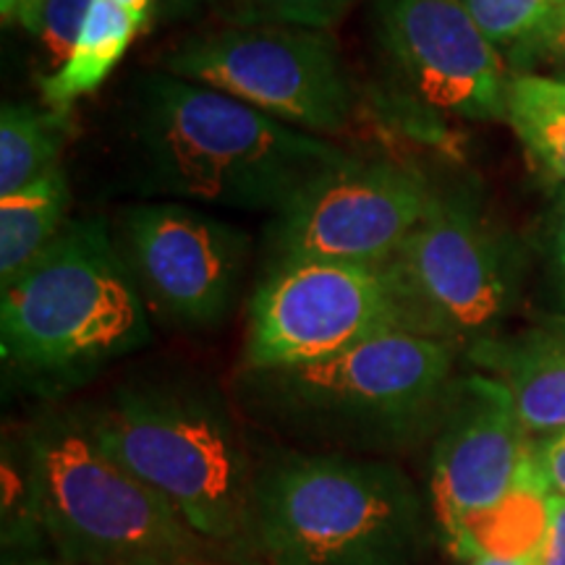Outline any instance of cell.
<instances>
[{
    "label": "cell",
    "instance_id": "cell-1",
    "mask_svg": "<svg viewBox=\"0 0 565 565\" xmlns=\"http://www.w3.org/2000/svg\"><path fill=\"white\" fill-rule=\"evenodd\" d=\"M129 139L147 194L273 215L349 158L333 141L168 71L137 82Z\"/></svg>",
    "mask_w": 565,
    "mask_h": 565
},
{
    "label": "cell",
    "instance_id": "cell-2",
    "mask_svg": "<svg viewBox=\"0 0 565 565\" xmlns=\"http://www.w3.org/2000/svg\"><path fill=\"white\" fill-rule=\"evenodd\" d=\"M145 296L100 217H79L3 282V359L26 374L74 377L150 338Z\"/></svg>",
    "mask_w": 565,
    "mask_h": 565
},
{
    "label": "cell",
    "instance_id": "cell-3",
    "mask_svg": "<svg viewBox=\"0 0 565 565\" xmlns=\"http://www.w3.org/2000/svg\"><path fill=\"white\" fill-rule=\"evenodd\" d=\"M92 433L196 536L223 542L252 526L257 477L242 435L192 387L134 385L87 416Z\"/></svg>",
    "mask_w": 565,
    "mask_h": 565
},
{
    "label": "cell",
    "instance_id": "cell-4",
    "mask_svg": "<svg viewBox=\"0 0 565 565\" xmlns=\"http://www.w3.org/2000/svg\"><path fill=\"white\" fill-rule=\"evenodd\" d=\"M252 529L270 565H408L422 503L395 466L291 456L257 477Z\"/></svg>",
    "mask_w": 565,
    "mask_h": 565
},
{
    "label": "cell",
    "instance_id": "cell-5",
    "mask_svg": "<svg viewBox=\"0 0 565 565\" xmlns=\"http://www.w3.org/2000/svg\"><path fill=\"white\" fill-rule=\"evenodd\" d=\"M32 511L71 561L179 565L196 534L160 494L118 463L87 416H45L26 450Z\"/></svg>",
    "mask_w": 565,
    "mask_h": 565
},
{
    "label": "cell",
    "instance_id": "cell-6",
    "mask_svg": "<svg viewBox=\"0 0 565 565\" xmlns=\"http://www.w3.org/2000/svg\"><path fill=\"white\" fill-rule=\"evenodd\" d=\"M254 374L286 419L320 433L391 440L440 419L454 387V345L393 330L324 362Z\"/></svg>",
    "mask_w": 565,
    "mask_h": 565
},
{
    "label": "cell",
    "instance_id": "cell-7",
    "mask_svg": "<svg viewBox=\"0 0 565 565\" xmlns=\"http://www.w3.org/2000/svg\"><path fill=\"white\" fill-rule=\"evenodd\" d=\"M385 270L408 330L450 345L494 335L521 288L515 246L458 192H437Z\"/></svg>",
    "mask_w": 565,
    "mask_h": 565
},
{
    "label": "cell",
    "instance_id": "cell-8",
    "mask_svg": "<svg viewBox=\"0 0 565 565\" xmlns=\"http://www.w3.org/2000/svg\"><path fill=\"white\" fill-rule=\"evenodd\" d=\"M162 66L317 137L343 131L356 108L341 51L322 30L231 26L186 40L162 58Z\"/></svg>",
    "mask_w": 565,
    "mask_h": 565
},
{
    "label": "cell",
    "instance_id": "cell-9",
    "mask_svg": "<svg viewBox=\"0 0 565 565\" xmlns=\"http://www.w3.org/2000/svg\"><path fill=\"white\" fill-rule=\"evenodd\" d=\"M435 196V183L419 168L345 158L273 215L267 233L273 267H385L433 207Z\"/></svg>",
    "mask_w": 565,
    "mask_h": 565
},
{
    "label": "cell",
    "instance_id": "cell-10",
    "mask_svg": "<svg viewBox=\"0 0 565 565\" xmlns=\"http://www.w3.org/2000/svg\"><path fill=\"white\" fill-rule=\"evenodd\" d=\"M393 330L408 324L385 267L280 265L252 299L246 366L270 372L324 362Z\"/></svg>",
    "mask_w": 565,
    "mask_h": 565
},
{
    "label": "cell",
    "instance_id": "cell-11",
    "mask_svg": "<svg viewBox=\"0 0 565 565\" xmlns=\"http://www.w3.org/2000/svg\"><path fill=\"white\" fill-rule=\"evenodd\" d=\"M116 246L141 296L179 324L228 315L249 259V236L179 202L134 204L118 217Z\"/></svg>",
    "mask_w": 565,
    "mask_h": 565
},
{
    "label": "cell",
    "instance_id": "cell-12",
    "mask_svg": "<svg viewBox=\"0 0 565 565\" xmlns=\"http://www.w3.org/2000/svg\"><path fill=\"white\" fill-rule=\"evenodd\" d=\"M383 53L427 108L505 121L511 74L461 0H372Z\"/></svg>",
    "mask_w": 565,
    "mask_h": 565
},
{
    "label": "cell",
    "instance_id": "cell-13",
    "mask_svg": "<svg viewBox=\"0 0 565 565\" xmlns=\"http://www.w3.org/2000/svg\"><path fill=\"white\" fill-rule=\"evenodd\" d=\"M433 448V508L448 540L532 479V437L498 380L471 374L454 383Z\"/></svg>",
    "mask_w": 565,
    "mask_h": 565
},
{
    "label": "cell",
    "instance_id": "cell-14",
    "mask_svg": "<svg viewBox=\"0 0 565 565\" xmlns=\"http://www.w3.org/2000/svg\"><path fill=\"white\" fill-rule=\"evenodd\" d=\"M469 359L511 395L526 435L547 437L565 429V328H532L490 335L469 345Z\"/></svg>",
    "mask_w": 565,
    "mask_h": 565
},
{
    "label": "cell",
    "instance_id": "cell-15",
    "mask_svg": "<svg viewBox=\"0 0 565 565\" xmlns=\"http://www.w3.org/2000/svg\"><path fill=\"white\" fill-rule=\"evenodd\" d=\"M137 34L139 26L129 13L113 0H95L66 63L42 76L40 92L47 108L68 116L76 100L95 95L121 63Z\"/></svg>",
    "mask_w": 565,
    "mask_h": 565
},
{
    "label": "cell",
    "instance_id": "cell-16",
    "mask_svg": "<svg viewBox=\"0 0 565 565\" xmlns=\"http://www.w3.org/2000/svg\"><path fill=\"white\" fill-rule=\"evenodd\" d=\"M71 189L63 168L0 196V280H11L66 225Z\"/></svg>",
    "mask_w": 565,
    "mask_h": 565
},
{
    "label": "cell",
    "instance_id": "cell-17",
    "mask_svg": "<svg viewBox=\"0 0 565 565\" xmlns=\"http://www.w3.org/2000/svg\"><path fill=\"white\" fill-rule=\"evenodd\" d=\"M68 137V116L26 103L0 110V196L19 192L55 171Z\"/></svg>",
    "mask_w": 565,
    "mask_h": 565
},
{
    "label": "cell",
    "instance_id": "cell-18",
    "mask_svg": "<svg viewBox=\"0 0 565 565\" xmlns=\"http://www.w3.org/2000/svg\"><path fill=\"white\" fill-rule=\"evenodd\" d=\"M529 158L555 181L565 183V97L547 76H513L508 84V116Z\"/></svg>",
    "mask_w": 565,
    "mask_h": 565
},
{
    "label": "cell",
    "instance_id": "cell-19",
    "mask_svg": "<svg viewBox=\"0 0 565 565\" xmlns=\"http://www.w3.org/2000/svg\"><path fill=\"white\" fill-rule=\"evenodd\" d=\"M494 47H511L532 38L565 0H461Z\"/></svg>",
    "mask_w": 565,
    "mask_h": 565
},
{
    "label": "cell",
    "instance_id": "cell-20",
    "mask_svg": "<svg viewBox=\"0 0 565 565\" xmlns=\"http://www.w3.org/2000/svg\"><path fill=\"white\" fill-rule=\"evenodd\" d=\"M356 0H244L242 24H282L333 30Z\"/></svg>",
    "mask_w": 565,
    "mask_h": 565
},
{
    "label": "cell",
    "instance_id": "cell-21",
    "mask_svg": "<svg viewBox=\"0 0 565 565\" xmlns=\"http://www.w3.org/2000/svg\"><path fill=\"white\" fill-rule=\"evenodd\" d=\"M92 3L95 0H45L42 3L38 26L32 34L38 38L40 51L53 71H58L74 51Z\"/></svg>",
    "mask_w": 565,
    "mask_h": 565
},
{
    "label": "cell",
    "instance_id": "cell-22",
    "mask_svg": "<svg viewBox=\"0 0 565 565\" xmlns=\"http://www.w3.org/2000/svg\"><path fill=\"white\" fill-rule=\"evenodd\" d=\"M511 68L513 76L565 74V3L532 38L511 47Z\"/></svg>",
    "mask_w": 565,
    "mask_h": 565
},
{
    "label": "cell",
    "instance_id": "cell-23",
    "mask_svg": "<svg viewBox=\"0 0 565 565\" xmlns=\"http://www.w3.org/2000/svg\"><path fill=\"white\" fill-rule=\"evenodd\" d=\"M532 475L547 494L565 498V429L532 440Z\"/></svg>",
    "mask_w": 565,
    "mask_h": 565
},
{
    "label": "cell",
    "instance_id": "cell-24",
    "mask_svg": "<svg viewBox=\"0 0 565 565\" xmlns=\"http://www.w3.org/2000/svg\"><path fill=\"white\" fill-rule=\"evenodd\" d=\"M534 565H565V498L547 494L545 500V526L536 542Z\"/></svg>",
    "mask_w": 565,
    "mask_h": 565
},
{
    "label": "cell",
    "instance_id": "cell-25",
    "mask_svg": "<svg viewBox=\"0 0 565 565\" xmlns=\"http://www.w3.org/2000/svg\"><path fill=\"white\" fill-rule=\"evenodd\" d=\"M550 252H553L555 270L565 288V186L557 192L553 215H550Z\"/></svg>",
    "mask_w": 565,
    "mask_h": 565
},
{
    "label": "cell",
    "instance_id": "cell-26",
    "mask_svg": "<svg viewBox=\"0 0 565 565\" xmlns=\"http://www.w3.org/2000/svg\"><path fill=\"white\" fill-rule=\"evenodd\" d=\"M42 3H45V0H0V17H3L6 26L19 24L24 26L26 32H34Z\"/></svg>",
    "mask_w": 565,
    "mask_h": 565
},
{
    "label": "cell",
    "instance_id": "cell-27",
    "mask_svg": "<svg viewBox=\"0 0 565 565\" xmlns=\"http://www.w3.org/2000/svg\"><path fill=\"white\" fill-rule=\"evenodd\" d=\"M207 0H154V19L175 21L186 19L202 9Z\"/></svg>",
    "mask_w": 565,
    "mask_h": 565
},
{
    "label": "cell",
    "instance_id": "cell-28",
    "mask_svg": "<svg viewBox=\"0 0 565 565\" xmlns=\"http://www.w3.org/2000/svg\"><path fill=\"white\" fill-rule=\"evenodd\" d=\"M118 9H124L129 17L137 21L139 32L150 30L152 19H154V0H113Z\"/></svg>",
    "mask_w": 565,
    "mask_h": 565
},
{
    "label": "cell",
    "instance_id": "cell-29",
    "mask_svg": "<svg viewBox=\"0 0 565 565\" xmlns=\"http://www.w3.org/2000/svg\"><path fill=\"white\" fill-rule=\"evenodd\" d=\"M466 565H534L526 557H503V555H490V553H477L466 557Z\"/></svg>",
    "mask_w": 565,
    "mask_h": 565
},
{
    "label": "cell",
    "instance_id": "cell-30",
    "mask_svg": "<svg viewBox=\"0 0 565 565\" xmlns=\"http://www.w3.org/2000/svg\"><path fill=\"white\" fill-rule=\"evenodd\" d=\"M547 79H550V84H553V89L557 92V95L565 97V74H561V76H547Z\"/></svg>",
    "mask_w": 565,
    "mask_h": 565
},
{
    "label": "cell",
    "instance_id": "cell-31",
    "mask_svg": "<svg viewBox=\"0 0 565 565\" xmlns=\"http://www.w3.org/2000/svg\"><path fill=\"white\" fill-rule=\"evenodd\" d=\"M26 565H51V563H42V561H38V563H26Z\"/></svg>",
    "mask_w": 565,
    "mask_h": 565
},
{
    "label": "cell",
    "instance_id": "cell-32",
    "mask_svg": "<svg viewBox=\"0 0 565 565\" xmlns=\"http://www.w3.org/2000/svg\"><path fill=\"white\" fill-rule=\"evenodd\" d=\"M557 322H561V324H563V328H565V317H557Z\"/></svg>",
    "mask_w": 565,
    "mask_h": 565
}]
</instances>
